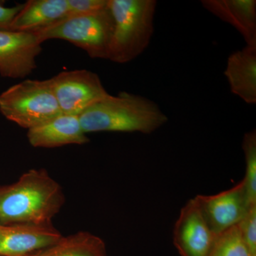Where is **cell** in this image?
I'll return each instance as SVG.
<instances>
[{
    "label": "cell",
    "mask_w": 256,
    "mask_h": 256,
    "mask_svg": "<svg viewBox=\"0 0 256 256\" xmlns=\"http://www.w3.org/2000/svg\"><path fill=\"white\" fill-rule=\"evenodd\" d=\"M62 114L80 116L109 95L97 74L88 70H66L50 78Z\"/></svg>",
    "instance_id": "cell-6"
},
{
    "label": "cell",
    "mask_w": 256,
    "mask_h": 256,
    "mask_svg": "<svg viewBox=\"0 0 256 256\" xmlns=\"http://www.w3.org/2000/svg\"><path fill=\"white\" fill-rule=\"evenodd\" d=\"M68 16H77L95 12L108 4V0H67ZM67 16V18H68Z\"/></svg>",
    "instance_id": "cell-19"
},
{
    "label": "cell",
    "mask_w": 256,
    "mask_h": 256,
    "mask_svg": "<svg viewBox=\"0 0 256 256\" xmlns=\"http://www.w3.org/2000/svg\"><path fill=\"white\" fill-rule=\"evenodd\" d=\"M208 226L216 236L240 223L250 206L244 180L214 195L194 197Z\"/></svg>",
    "instance_id": "cell-7"
},
{
    "label": "cell",
    "mask_w": 256,
    "mask_h": 256,
    "mask_svg": "<svg viewBox=\"0 0 256 256\" xmlns=\"http://www.w3.org/2000/svg\"><path fill=\"white\" fill-rule=\"evenodd\" d=\"M42 42L34 32L0 30V76L24 78L36 68Z\"/></svg>",
    "instance_id": "cell-8"
},
{
    "label": "cell",
    "mask_w": 256,
    "mask_h": 256,
    "mask_svg": "<svg viewBox=\"0 0 256 256\" xmlns=\"http://www.w3.org/2000/svg\"><path fill=\"white\" fill-rule=\"evenodd\" d=\"M224 75L230 92L246 104H256V48L246 46L229 56Z\"/></svg>",
    "instance_id": "cell-13"
},
{
    "label": "cell",
    "mask_w": 256,
    "mask_h": 256,
    "mask_svg": "<svg viewBox=\"0 0 256 256\" xmlns=\"http://www.w3.org/2000/svg\"><path fill=\"white\" fill-rule=\"evenodd\" d=\"M28 256H107L105 242L86 232L62 237L50 246Z\"/></svg>",
    "instance_id": "cell-15"
},
{
    "label": "cell",
    "mask_w": 256,
    "mask_h": 256,
    "mask_svg": "<svg viewBox=\"0 0 256 256\" xmlns=\"http://www.w3.org/2000/svg\"><path fill=\"white\" fill-rule=\"evenodd\" d=\"M68 16L67 0H28L15 16L10 30L34 33Z\"/></svg>",
    "instance_id": "cell-14"
},
{
    "label": "cell",
    "mask_w": 256,
    "mask_h": 256,
    "mask_svg": "<svg viewBox=\"0 0 256 256\" xmlns=\"http://www.w3.org/2000/svg\"><path fill=\"white\" fill-rule=\"evenodd\" d=\"M86 134L96 132L151 134L162 127L168 117L154 101L128 92L109 94L79 116Z\"/></svg>",
    "instance_id": "cell-2"
},
{
    "label": "cell",
    "mask_w": 256,
    "mask_h": 256,
    "mask_svg": "<svg viewBox=\"0 0 256 256\" xmlns=\"http://www.w3.org/2000/svg\"><path fill=\"white\" fill-rule=\"evenodd\" d=\"M114 20L108 60L126 64L142 54L154 33L156 0H108Z\"/></svg>",
    "instance_id": "cell-3"
},
{
    "label": "cell",
    "mask_w": 256,
    "mask_h": 256,
    "mask_svg": "<svg viewBox=\"0 0 256 256\" xmlns=\"http://www.w3.org/2000/svg\"><path fill=\"white\" fill-rule=\"evenodd\" d=\"M242 150L246 160L245 183L250 204H256V131L246 133L242 139Z\"/></svg>",
    "instance_id": "cell-17"
},
{
    "label": "cell",
    "mask_w": 256,
    "mask_h": 256,
    "mask_svg": "<svg viewBox=\"0 0 256 256\" xmlns=\"http://www.w3.org/2000/svg\"><path fill=\"white\" fill-rule=\"evenodd\" d=\"M114 28V18L107 4L95 12L68 16L34 33L42 43L50 40H65L85 50L92 58L108 60Z\"/></svg>",
    "instance_id": "cell-5"
},
{
    "label": "cell",
    "mask_w": 256,
    "mask_h": 256,
    "mask_svg": "<svg viewBox=\"0 0 256 256\" xmlns=\"http://www.w3.org/2000/svg\"><path fill=\"white\" fill-rule=\"evenodd\" d=\"M210 256H254L242 238L238 224L216 237Z\"/></svg>",
    "instance_id": "cell-16"
},
{
    "label": "cell",
    "mask_w": 256,
    "mask_h": 256,
    "mask_svg": "<svg viewBox=\"0 0 256 256\" xmlns=\"http://www.w3.org/2000/svg\"><path fill=\"white\" fill-rule=\"evenodd\" d=\"M216 236L194 198L182 208L173 230V242L181 256H210Z\"/></svg>",
    "instance_id": "cell-9"
},
{
    "label": "cell",
    "mask_w": 256,
    "mask_h": 256,
    "mask_svg": "<svg viewBox=\"0 0 256 256\" xmlns=\"http://www.w3.org/2000/svg\"><path fill=\"white\" fill-rule=\"evenodd\" d=\"M28 142L34 148L84 144L89 141L82 130L79 116L65 114L28 130Z\"/></svg>",
    "instance_id": "cell-11"
},
{
    "label": "cell",
    "mask_w": 256,
    "mask_h": 256,
    "mask_svg": "<svg viewBox=\"0 0 256 256\" xmlns=\"http://www.w3.org/2000/svg\"><path fill=\"white\" fill-rule=\"evenodd\" d=\"M238 226L249 250L252 256H256V204L250 206Z\"/></svg>",
    "instance_id": "cell-18"
},
{
    "label": "cell",
    "mask_w": 256,
    "mask_h": 256,
    "mask_svg": "<svg viewBox=\"0 0 256 256\" xmlns=\"http://www.w3.org/2000/svg\"><path fill=\"white\" fill-rule=\"evenodd\" d=\"M4 2L0 1V30H10L13 20L22 9L24 4L16 5L12 8H5Z\"/></svg>",
    "instance_id": "cell-20"
},
{
    "label": "cell",
    "mask_w": 256,
    "mask_h": 256,
    "mask_svg": "<svg viewBox=\"0 0 256 256\" xmlns=\"http://www.w3.org/2000/svg\"><path fill=\"white\" fill-rule=\"evenodd\" d=\"M62 237L52 224H0V256H28Z\"/></svg>",
    "instance_id": "cell-10"
},
{
    "label": "cell",
    "mask_w": 256,
    "mask_h": 256,
    "mask_svg": "<svg viewBox=\"0 0 256 256\" xmlns=\"http://www.w3.org/2000/svg\"><path fill=\"white\" fill-rule=\"evenodd\" d=\"M205 10L234 26L246 46L256 48V0H202Z\"/></svg>",
    "instance_id": "cell-12"
},
{
    "label": "cell",
    "mask_w": 256,
    "mask_h": 256,
    "mask_svg": "<svg viewBox=\"0 0 256 256\" xmlns=\"http://www.w3.org/2000/svg\"><path fill=\"white\" fill-rule=\"evenodd\" d=\"M60 184L45 170H30L0 188V224H50L64 204Z\"/></svg>",
    "instance_id": "cell-1"
},
{
    "label": "cell",
    "mask_w": 256,
    "mask_h": 256,
    "mask_svg": "<svg viewBox=\"0 0 256 256\" xmlns=\"http://www.w3.org/2000/svg\"><path fill=\"white\" fill-rule=\"evenodd\" d=\"M0 112L25 129H32L62 114L50 79L28 80L0 94Z\"/></svg>",
    "instance_id": "cell-4"
}]
</instances>
